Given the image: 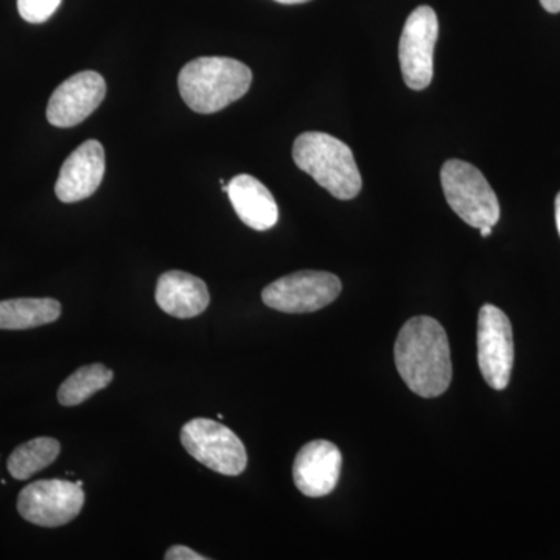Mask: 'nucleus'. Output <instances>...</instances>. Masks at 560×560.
Instances as JSON below:
<instances>
[{
  "label": "nucleus",
  "mask_w": 560,
  "mask_h": 560,
  "mask_svg": "<svg viewBox=\"0 0 560 560\" xmlns=\"http://www.w3.org/2000/svg\"><path fill=\"white\" fill-rule=\"evenodd\" d=\"M180 442L191 458L217 474L237 477L248 466L241 438L215 420L191 419L180 431Z\"/></svg>",
  "instance_id": "39448f33"
},
{
  "label": "nucleus",
  "mask_w": 560,
  "mask_h": 560,
  "mask_svg": "<svg viewBox=\"0 0 560 560\" xmlns=\"http://www.w3.org/2000/svg\"><path fill=\"white\" fill-rule=\"evenodd\" d=\"M60 452V442L54 438H36L11 453L7 466L14 480H28L33 475L49 467Z\"/></svg>",
  "instance_id": "dca6fc26"
},
{
  "label": "nucleus",
  "mask_w": 560,
  "mask_h": 560,
  "mask_svg": "<svg viewBox=\"0 0 560 560\" xmlns=\"http://www.w3.org/2000/svg\"><path fill=\"white\" fill-rule=\"evenodd\" d=\"M62 0H18L22 20L31 24H43L60 9Z\"/></svg>",
  "instance_id": "a211bd4d"
},
{
  "label": "nucleus",
  "mask_w": 560,
  "mask_h": 560,
  "mask_svg": "<svg viewBox=\"0 0 560 560\" xmlns=\"http://www.w3.org/2000/svg\"><path fill=\"white\" fill-rule=\"evenodd\" d=\"M156 302L173 318L189 319L208 308L210 294L205 280L184 271H167L158 280Z\"/></svg>",
  "instance_id": "ddd939ff"
},
{
  "label": "nucleus",
  "mask_w": 560,
  "mask_h": 560,
  "mask_svg": "<svg viewBox=\"0 0 560 560\" xmlns=\"http://www.w3.org/2000/svg\"><path fill=\"white\" fill-rule=\"evenodd\" d=\"M394 359L401 381L423 399L440 397L451 386V345L440 320L431 316H415L404 324Z\"/></svg>",
  "instance_id": "f257e3e1"
},
{
  "label": "nucleus",
  "mask_w": 560,
  "mask_h": 560,
  "mask_svg": "<svg viewBox=\"0 0 560 560\" xmlns=\"http://www.w3.org/2000/svg\"><path fill=\"white\" fill-rule=\"evenodd\" d=\"M478 366L482 378L495 390L508 388L514 368V334L506 313L485 304L478 313Z\"/></svg>",
  "instance_id": "0eeeda50"
},
{
  "label": "nucleus",
  "mask_w": 560,
  "mask_h": 560,
  "mask_svg": "<svg viewBox=\"0 0 560 560\" xmlns=\"http://www.w3.org/2000/svg\"><path fill=\"white\" fill-rule=\"evenodd\" d=\"M342 455L334 442L316 440L298 452L293 464V480L305 497L329 495L340 481Z\"/></svg>",
  "instance_id": "9b49d317"
},
{
  "label": "nucleus",
  "mask_w": 560,
  "mask_h": 560,
  "mask_svg": "<svg viewBox=\"0 0 560 560\" xmlns=\"http://www.w3.org/2000/svg\"><path fill=\"white\" fill-rule=\"evenodd\" d=\"M480 231H481L482 237H489V235L492 234V228H490V226L481 228Z\"/></svg>",
  "instance_id": "5701e85b"
},
{
  "label": "nucleus",
  "mask_w": 560,
  "mask_h": 560,
  "mask_svg": "<svg viewBox=\"0 0 560 560\" xmlns=\"http://www.w3.org/2000/svg\"><path fill=\"white\" fill-rule=\"evenodd\" d=\"M278 3H283V5H298V3H307L311 0H276Z\"/></svg>",
  "instance_id": "4be33fe9"
},
{
  "label": "nucleus",
  "mask_w": 560,
  "mask_h": 560,
  "mask_svg": "<svg viewBox=\"0 0 560 560\" xmlns=\"http://www.w3.org/2000/svg\"><path fill=\"white\" fill-rule=\"evenodd\" d=\"M445 200L460 220L471 228L495 226L500 202L486 176L469 162L451 160L441 168Z\"/></svg>",
  "instance_id": "20e7f679"
},
{
  "label": "nucleus",
  "mask_w": 560,
  "mask_h": 560,
  "mask_svg": "<svg viewBox=\"0 0 560 560\" xmlns=\"http://www.w3.org/2000/svg\"><path fill=\"white\" fill-rule=\"evenodd\" d=\"M293 160L298 168L338 200H353L363 187L352 150L327 132H302L294 140Z\"/></svg>",
  "instance_id": "7ed1b4c3"
},
{
  "label": "nucleus",
  "mask_w": 560,
  "mask_h": 560,
  "mask_svg": "<svg viewBox=\"0 0 560 560\" xmlns=\"http://www.w3.org/2000/svg\"><path fill=\"white\" fill-rule=\"evenodd\" d=\"M106 83L101 73H75L51 94L47 105V120L54 127L70 128L80 125L105 101Z\"/></svg>",
  "instance_id": "9d476101"
},
{
  "label": "nucleus",
  "mask_w": 560,
  "mask_h": 560,
  "mask_svg": "<svg viewBox=\"0 0 560 560\" xmlns=\"http://www.w3.org/2000/svg\"><path fill=\"white\" fill-rule=\"evenodd\" d=\"M113 371L105 364L94 363L81 366L80 370L69 375L60 389L58 401L62 407H77L94 396L98 390L105 389L113 382Z\"/></svg>",
  "instance_id": "f3484780"
},
{
  "label": "nucleus",
  "mask_w": 560,
  "mask_h": 560,
  "mask_svg": "<svg viewBox=\"0 0 560 560\" xmlns=\"http://www.w3.org/2000/svg\"><path fill=\"white\" fill-rule=\"evenodd\" d=\"M105 176V149L98 140H86L62 164L55 194L61 202L90 198Z\"/></svg>",
  "instance_id": "f8f14e48"
},
{
  "label": "nucleus",
  "mask_w": 560,
  "mask_h": 560,
  "mask_svg": "<svg viewBox=\"0 0 560 560\" xmlns=\"http://www.w3.org/2000/svg\"><path fill=\"white\" fill-rule=\"evenodd\" d=\"M83 504L84 490L79 482L43 480L21 490L18 511L33 525L57 528L79 517Z\"/></svg>",
  "instance_id": "1a4fd4ad"
},
{
  "label": "nucleus",
  "mask_w": 560,
  "mask_h": 560,
  "mask_svg": "<svg viewBox=\"0 0 560 560\" xmlns=\"http://www.w3.org/2000/svg\"><path fill=\"white\" fill-rule=\"evenodd\" d=\"M228 197L238 219L254 231H268L279 220V209L271 191L250 175H238L228 184Z\"/></svg>",
  "instance_id": "4468645a"
},
{
  "label": "nucleus",
  "mask_w": 560,
  "mask_h": 560,
  "mask_svg": "<svg viewBox=\"0 0 560 560\" xmlns=\"http://www.w3.org/2000/svg\"><path fill=\"white\" fill-rule=\"evenodd\" d=\"M167 560H206L205 556L198 555L197 551L190 550L186 545H175L168 548L164 556Z\"/></svg>",
  "instance_id": "6ab92c4d"
},
{
  "label": "nucleus",
  "mask_w": 560,
  "mask_h": 560,
  "mask_svg": "<svg viewBox=\"0 0 560 560\" xmlns=\"http://www.w3.org/2000/svg\"><path fill=\"white\" fill-rule=\"evenodd\" d=\"M540 3L548 13H560V0H540Z\"/></svg>",
  "instance_id": "aec40b11"
},
{
  "label": "nucleus",
  "mask_w": 560,
  "mask_h": 560,
  "mask_svg": "<svg viewBox=\"0 0 560 560\" xmlns=\"http://www.w3.org/2000/svg\"><path fill=\"white\" fill-rule=\"evenodd\" d=\"M342 283L327 271H298L283 276L261 291V301L282 313H313L327 307L340 296Z\"/></svg>",
  "instance_id": "423d86ee"
},
{
  "label": "nucleus",
  "mask_w": 560,
  "mask_h": 560,
  "mask_svg": "<svg viewBox=\"0 0 560 560\" xmlns=\"http://www.w3.org/2000/svg\"><path fill=\"white\" fill-rule=\"evenodd\" d=\"M253 83L248 66L226 57H201L180 69V97L198 114H213L241 101Z\"/></svg>",
  "instance_id": "f03ea898"
},
{
  "label": "nucleus",
  "mask_w": 560,
  "mask_h": 560,
  "mask_svg": "<svg viewBox=\"0 0 560 560\" xmlns=\"http://www.w3.org/2000/svg\"><path fill=\"white\" fill-rule=\"evenodd\" d=\"M556 224H558V231L560 235V191L558 194V197H556Z\"/></svg>",
  "instance_id": "412c9836"
},
{
  "label": "nucleus",
  "mask_w": 560,
  "mask_h": 560,
  "mask_svg": "<svg viewBox=\"0 0 560 560\" xmlns=\"http://www.w3.org/2000/svg\"><path fill=\"white\" fill-rule=\"evenodd\" d=\"M61 304L51 298H21L0 301V330H25L55 323Z\"/></svg>",
  "instance_id": "2eb2a0df"
},
{
  "label": "nucleus",
  "mask_w": 560,
  "mask_h": 560,
  "mask_svg": "<svg viewBox=\"0 0 560 560\" xmlns=\"http://www.w3.org/2000/svg\"><path fill=\"white\" fill-rule=\"evenodd\" d=\"M440 36L436 11L418 7L407 22L399 44V60L405 84L412 91L430 86L434 70V47Z\"/></svg>",
  "instance_id": "6e6552de"
}]
</instances>
